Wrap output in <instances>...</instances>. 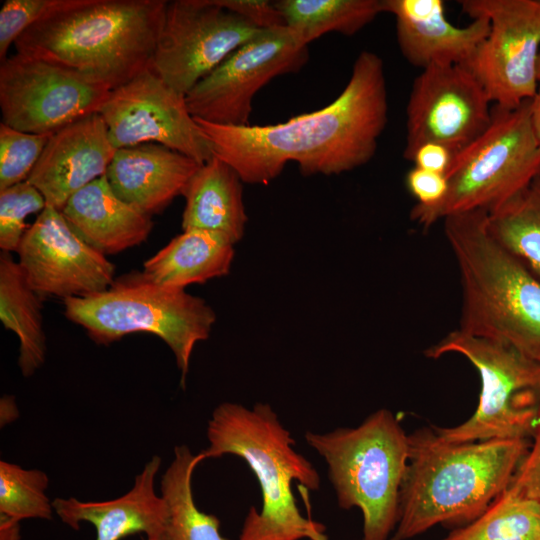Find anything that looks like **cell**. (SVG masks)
Instances as JSON below:
<instances>
[{"label":"cell","instance_id":"6da1fadb","mask_svg":"<svg viewBox=\"0 0 540 540\" xmlns=\"http://www.w3.org/2000/svg\"><path fill=\"white\" fill-rule=\"evenodd\" d=\"M195 120L213 154L243 183L269 184L289 162L304 176L348 172L374 157L388 121L384 63L375 52H360L337 98L285 122L227 126Z\"/></svg>","mask_w":540,"mask_h":540},{"label":"cell","instance_id":"7a4b0ae2","mask_svg":"<svg viewBox=\"0 0 540 540\" xmlns=\"http://www.w3.org/2000/svg\"><path fill=\"white\" fill-rule=\"evenodd\" d=\"M409 458L390 540H409L437 524H468L507 488L530 440L454 443L434 427L408 434Z\"/></svg>","mask_w":540,"mask_h":540},{"label":"cell","instance_id":"3957f363","mask_svg":"<svg viewBox=\"0 0 540 540\" xmlns=\"http://www.w3.org/2000/svg\"><path fill=\"white\" fill-rule=\"evenodd\" d=\"M165 0H77L41 19L14 43L114 90L152 68Z\"/></svg>","mask_w":540,"mask_h":540},{"label":"cell","instance_id":"277c9868","mask_svg":"<svg viewBox=\"0 0 540 540\" xmlns=\"http://www.w3.org/2000/svg\"><path fill=\"white\" fill-rule=\"evenodd\" d=\"M207 438L209 446L201 452L205 459L226 454L244 459L261 489V510L250 508L238 540H327L325 526L301 515L292 492L294 480L307 490H318L320 476L294 450L293 438L269 404L218 405Z\"/></svg>","mask_w":540,"mask_h":540},{"label":"cell","instance_id":"5b68a950","mask_svg":"<svg viewBox=\"0 0 540 540\" xmlns=\"http://www.w3.org/2000/svg\"><path fill=\"white\" fill-rule=\"evenodd\" d=\"M442 221L459 272L457 329L507 343L540 362V277L492 236L486 212Z\"/></svg>","mask_w":540,"mask_h":540},{"label":"cell","instance_id":"8992f818","mask_svg":"<svg viewBox=\"0 0 540 540\" xmlns=\"http://www.w3.org/2000/svg\"><path fill=\"white\" fill-rule=\"evenodd\" d=\"M305 440L326 461L339 506L362 512V540H388L409 458L408 434L396 416L379 409L355 428L307 431Z\"/></svg>","mask_w":540,"mask_h":540},{"label":"cell","instance_id":"52a82bcc","mask_svg":"<svg viewBox=\"0 0 540 540\" xmlns=\"http://www.w3.org/2000/svg\"><path fill=\"white\" fill-rule=\"evenodd\" d=\"M64 314L97 344L109 345L134 333L159 337L174 354L182 386L195 345L208 339L216 321L203 298L159 285L143 271L115 278L102 292L64 300Z\"/></svg>","mask_w":540,"mask_h":540},{"label":"cell","instance_id":"ba28073f","mask_svg":"<svg viewBox=\"0 0 540 540\" xmlns=\"http://www.w3.org/2000/svg\"><path fill=\"white\" fill-rule=\"evenodd\" d=\"M448 191L437 204H415L410 219L424 229L446 217L499 209L540 178V143L531 100L493 107L487 129L454 156L447 173Z\"/></svg>","mask_w":540,"mask_h":540},{"label":"cell","instance_id":"9c48e42d","mask_svg":"<svg viewBox=\"0 0 540 540\" xmlns=\"http://www.w3.org/2000/svg\"><path fill=\"white\" fill-rule=\"evenodd\" d=\"M431 359L447 354L466 358L477 370L481 391L473 415L437 434L454 443L485 440H529L540 405V362L513 346L456 329L424 352Z\"/></svg>","mask_w":540,"mask_h":540},{"label":"cell","instance_id":"30bf717a","mask_svg":"<svg viewBox=\"0 0 540 540\" xmlns=\"http://www.w3.org/2000/svg\"><path fill=\"white\" fill-rule=\"evenodd\" d=\"M308 60V45L292 29L261 30L185 95L188 110L213 124L249 125L257 92L280 75L298 72Z\"/></svg>","mask_w":540,"mask_h":540},{"label":"cell","instance_id":"8fae6325","mask_svg":"<svg viewBox=\"0 0 540 540\" xmlns=\"http://www.w3.org/2000/svg\"><path fill=\"white\" fill-rule=\"evenodd\" d=\"M462 12L486 18L489 32L466 64L495 106L512 108L539 89V0H462Z\"/></svg>","mask_w":540,"mask_h":540},{"label":"cell","instance_id":"7c38bea8","mask_svg":"<svg viewBox=\"0 0 540 540\" xmlns=\"http://www.w3.org/2000/svg\"><path fill=\"white\" fill-rule=\"evenodd\" d=\"M261 30L215 0L167 1L152 69L186 95Z\"/></svg>","mask_w":540,"mask_h":540},{"label":"cell","instance_id":"4fadbf2b","mask_svg":"<svg viewBox=\"0 0 540 540\" xmlns=\"http://www.w3.org/2000/svg\"><path fill=\"white\" fill-rule=\"evenodd\" d=\"M110 92L74 71L16 52L0 65L1 122L22 132L52 134L98 113Z\"/></svg>","mask_w":540,"mask_h":540},{"label":"cell","instance_id":"5bb4252c","mask_svg":"<svg viewBox=\"0 0 540 540\" xmlns=\"http://www.w3.org/2000/svg\"><path fill=\"white\" fill-rule=\"evenodd\" d=\"M492 102L465 65H432L415 78L406 106L403 156L411 159L426 142L440 143L455 155L489 126Z\"/></svg>","mask_w":540,"mask_h":540},{"label":"cell","instance_id":"9a60e30c","mask_svg":"<svg viewBox=\"0 0 540 540\" xmlns=\"http://www.w3.org/2000/svg\"><path fill=\"white\" fill-rule=\"evenodd\" d=\"M98 113L116 149L156 143L200 164L214 155L188 110L185 95L165 83L152 68L112 90Z\"/></svg>","mask_w":540,"mask_h":540},{"label":"cell","instance_id":"2e32d148","mask_svg":"<svg viewBox=\"0 0 540 540\" xmlns=\"http://www.w3.org/2000/svg\"><path fill=\"white\" fill-rule=\"evenodd\" d=\"M16 253L30 287L42 300L86 297L106 290L115 280L114 264L50 206L30 224Z\"/></svg>","mask_w":540,"mask_h":540},{"label":"cell","instance_id":"e0dca14e","mask_svg":"<svg viewBox=\"0 0 540 540\" xmlns=\"http://www.w3.org/2000/svg\"><path fill=\"white\" fill-rule=\"evenodd\" d=\"M116 150L103 118L90 114L51 135L27 181L61 211L74 193L105 175Z\"/></svg>","mask_w":540,"mask_h":540},{"label":"cell","instance_id":"ac0fdd59","mask_svg":"<svg viewBox=\"0 0 540 540\" xmlns=\"http://www.w3.org/2000/svg\"><path fill=\"white\" fill-rule=\"evenodd\" d=\"M385 12L396 23V37L404 58L422 69L432 65H466L489 32L486 18L466 26L453 25L442 0H384Z\"/></svg>","mask_w":540,"mask_h":540},{"label":"cell","instance_id":"d6986e66","mask_svg":"<svg viewBox=\"0 0 540 540\" xmlns=\"http://www.w3.org/2000/svg\"><path fill=\"white\" fill-rule=\"evenodd\" d=\"M161 458L153 456L135 477L133 487L124 495L107 501H80L74 497L55 498L54 512L74 530L81 522L91 523L96 540H121L144 533L147 539L163 540L168 510L161 494L155 491V479Z\"/></svg>","mask_w":540,"mask_h":540},{"label":"cell","instance_id":"ffe728a7","mask_svg":"<svg viewBox=\"0 0 540 540\" xmlns=\"http://www.w3.org/2000/svg\"><path fill=\"white\" fill-rule=\"evenodd\" d=\"M200 165L166 146L144 143L117 149L105 176L119 198L152 217L183 195Z\"/></svg>","mask_w":540,"mask_h":540},{"label":"cell","instance_id":"44dd1931","mask_svg":"<svg viewBox=\"0 0 540 540\" xmlns=\"http://www.w3.org/2000/svg\"><path fill=\"white\" fill-rule=\"evenodd\" d=\"M72 229L103 255L145 242L152 217L119 198L102 176L74 193L61 210Z\"/></svg>","mask_w":540,"mask_h":540},{"label":"cell","instance_id":"7402d4cb","mask_svg":"<svg viewBox=\"0 0 540 540\" xmlns=\"http://www.w3.org/2000/svg\"><path fill=\"white\" fill-rule=\"evenodd\" d=\"M243 181L229 164L213 155L188 182L183 197L184 230H205L226 237L234 245L244 236L248 217Z\"/></svg>","mask_w":540,"mask_h":540},{"label":"cell","instance_id":"603a6c76","mask_svg":"<svg viewBox=\"0 0 540 540\" xmlns=\"http://www.w3.org/2000/svg\"><path fill=\"white\" fill-rule=\"evenodd\" d=\"M234 244L221 234L184 230L143 264V273L155 283L185 289L227 275Z\"/></svg>","mask_w":540,"mask_h":540},{"label":"cell","instance_id":"cb8c5ba5","mask_svg":"<svg viewBox=\"0 0 540 540\" xmlns=\"http://www.w3.org/2000/svg\"><path fill=\"white\" fill-rule=\"evenodd\" d=\"M43 301L30 287L18 261L10 252L1 251L0 319L18 337V366L25 377L33 375L46 358Z\"/></svg>","mask_w":540,"mask_h":540},{"label":"cell","instance_id":"d4e9b609","mask_svg":"<svg viewBox=\"0 0 540 540\" xmlns=\"http://www.w3.org/2000/svg\"><path fill=\"white\" fill-rule=\"evenodd\" d=\"M204 459L185 445L174 448V458L160 483L168 510L163 540H230L221 535L219 519L200 511L193 499L192 474Z\"/></svg>","mask_w":540,"mask_h":540},{"label":"cell","instance_id":"484cf974","mask_svg":"<svg viewBox=\"0 0 540 540\" xmlns=\"http://www.w3.org/2000/svg\"><path fill=\"white\" fill-rule=\"evenodd\" d=\"M285 26L307 45L329 32L352 36L385 12L384 0H279Z\"/></svg>","mask_w":540,"mask_h":540},{"label":"cell","instance_id":"4316f807","mask_svg":"<svg viewBox=\"0 0 540 540\" xmlns=\"http://www.w3.org/2000/svg\"><path fill=\"white\" fill-rule=\"evenodd\" d=\"M443 540H540V503L510 485L481 515Z\"/></svg>","mask_w":540,"mask_h":540},{"label":"cell","instance_id":"83f0119b","mask_svg":"<svg viewBox=\"0 0 540 540\" xmlns=\"http://www.w3.org/2000/svg\"><path fill=\"white\" fill-rule=\"evenodd\" d=\"M492 236L540 277V178L487 214Z\"/></svg>","mask_w":540,"mask_h":540},{"label":"cell","instance_id":"f1b7e54d","mask_svg":"<svg viewBox=\"0 0 540 540\" xmlns=\"http://www.w3.org/2000/svg\"><path fill=\"white\" fill-rule=\"evenodd\" d=\"M49 479L39 469H24L0 461V513L15 520H51L54 512L46 494Z\"/></svg>","mask_w":540,"mask_h":540},{"label":"cell","instance_id":"f546056e","mask_svg":"<svg viewBox=\"0 0 540 540\" xmlns=\"http://www.w3.org/2000/svg\"><path fill=\"white\" fill-rule=\"evenodd\" d=\"M52 134L22 132L0 123V191L28 179Z\"/></svg>","mask_w":540,"mask_h":540},{"label":"cell","instance_id":"4dcf8cb0","mask_svg":"<svg viewBox=\"0 0 540 540\" xmlns=\"http://www.w3.org/2000/svg\"><path fill=\"white\" fill-rule=\"evenodd\" d=\"M40 191L27 180L0 191V248L16 252L28 230V216L46 208Z\"/></svg>","mask_w":540,"mask_h":540},{"label":"cell","instance_id":"1f68e13d","mask_svg":"<svg viewBox=\"0 0 540 540\" xmlns=\"http://www.w3.org/2000/svg\"><path fill=\"white\" fill-rule=\"evenodd\" d=\"M77 0H6L0 9V62L17 39L32 25Z\"/></svg>","mask_w":540,"mask_h":540},{"label":"cell","instance_id":"d6a6232c","mask_svg":"<svg viewBox=\"0 0 540 540\" xmlns=\"http://www.w3.org/2000/svg\"><path fill=\"white\" fill-rule=\"evenodd\" d=\"M406 186L417 200V205L429 207L445 197L448 191V178L445 174L414 166L406 175Z\"/></svg>","mask_w":540,"mask_h":540},{"label":"cell","instance_id":"836d02e7","mask_svg":"<svg viewBox=\"0 0 540 540\" xmlns=\"http://www.w3.org/2000/svg\"><path fill=\"white\" fill-rule=\"evenodd\" d=\"M528 452L521 462L511 486L522 495L540 503V405L538 422Z\"/></svg>","mask_w":540,"mask_h":540},{"label":"cell","instance_id":"e575fe53","mask_svg":"<svg viewBox=\"0 0 540 540\" xmlns=\"http://www.w3.org/2000/svg\"><path fill=\"white\" fill-rule=\"evenodd\" d=\"M223 8L239 15L259 29L285 26L274 2L266 0H215Z\"/></svg>","mask_w":540,"mask_h":540},{"label":"cell","instance_id":"d590c367","mask_svg":"<svg viewBox=\"0 0 540 540\" xmlns=\"http://www.w3.org/2000/svg\"><path fill=\"white\" fill-rule=\"evenodd\" d=\"M455 154L446 146L436 142H426L413 153L410 161L414 166L447 175Z\"/></svg>","mask_w":540,"mask_h":540},{"label":"cell","instance_id":"8d00e7d4","mask_svg":"<svg viewBox=\"0 0 540 540\" xmlns=\"http://www.w3.org/2000/svg\"><path fill=\"white\" fill-rule=\"evenodd\" d=\"M20 521L0 513V540H20Z\"/></svg>","mask_w":540,"mask_h":540},{"label":"cell","instance_id":"74e56055","mask_svg":"<svg viewBox=\"0 0 540 540\" xmlns=\"http://www.w3.org/2000/svg\"><path fill=\"white\" fill-rule=\"evenodd\" d=\"M531 117L536 137L540 143V86L537 94L531 100Z\"/></svg>","mask_w":540,"mask_h":540},{"label":"cell","instance_id":"f35d334b","mask_svg":"<svg viewBox=\"0 0 540 540\" xmlns=\"http://www.w3.org/2000/svg\"><path fill=\"white\" fill-rule=\"evenodd\" d=\"M537 77L540 84V52H539L538 63H537Z\"/></svg>","mask_w":540,"mask_h":540},{"label":"cell","instance_id":"ab89813d","mask_svg":"<svg viewBox=\"0 0 540 540\" xmlns=\"http://www.w3.org/2000/svg\"><path fill=\"white\" fill-rule=\"evenodd\" d=\"M142 540H145V539H142ZM146 540H151V539H146Z\"/></svg>","mask_w":540,"mask_h":540}]
</instances>
